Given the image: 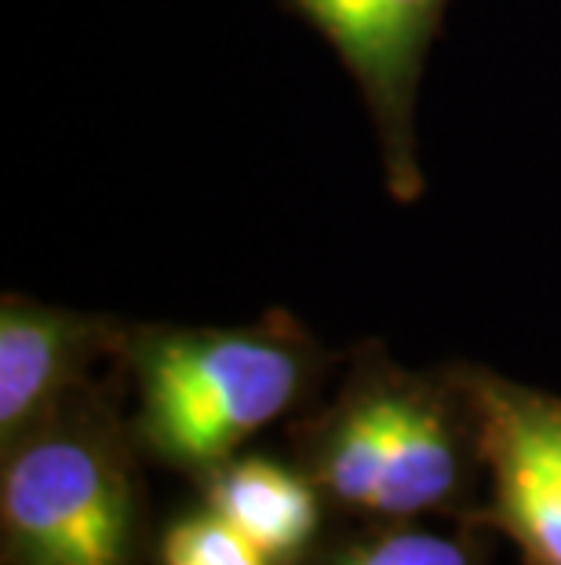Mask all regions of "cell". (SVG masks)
Instances as JSON below:
<instances>
[{"label":"cell","instance_id":"6da1fadb","mask_svg":"<svg viewBox=\"0 0 561 565\" xmlns=\"http://www.w3.org/2000/svg\"><path fill=\"white\" fill-rule=\"evenodd\" d=\"M303 387L295 347L259 332H172L139 354V419L179 467H219Z\"/></svg>","mask_w":561,"mask_h":565},{"label":"cell","instance_id":"7a4b0ae2","mask_svg":"<svg viewBox=\"0 0 561 565\" xmlns=\"http://www.w3.org/2000/svg\"><path fill=\"white\" fill-rule=\"evenodd\" d=\"M4 452V565H131L136 492L110 441L41 424Z\"/></svg>","mask_w":561,"mask_h":565},{"label":"cell","instance_id":"3957f363","mask_svg":"<svg viewBox=\"0 0 561 565\" xmlns=\"http://www.w3.org/2000/svg\"><path fill=\"white\" fill-rule=\"evenodd\" d=\"M493 519L529 565H561V402L496 376L471 380Z\"/></svg>","mask_w":561,"mask_h":565},{"label":"cell","instance_id":"277c9868","mask_svg":"<svg viewBox=\"0 0 561 565\" xmlns=\"http://www.w3.org/2000/svg\"><path fill=\"white\" fill-rule=\"evenodd\" d=\"M91 329L74 315L4 299L0 310V441L11 449L37 430L80 362L88 358Z\"/></svg>","mask_w":561,"mask_h":565},{"label":"cell","instance_id":"5b68a950","mask_svg":"<svg viewBox=\"0 0 561 565\" xmlns=\"http://www.w3.org/2000/svg\"><path fill=\"white\" fill-rule=\"evenodd\" d=\"M463 456L445 413L416 391H387V445L373 514L409 522L460 492Z\"/></svg>","mask_w":561,"mask_h":565},{"label":"cell","instance_id":"8992f818","mask_svg":"<svg viewBox=\"0 0 561 565\" xmlns=\"http://www.w3.org/2000/svg\"><path fill=\"white\" fill-rule=\"evenodd\" d=\"M208 508L252 540L270 562L292 558L317 533V489L284 463L248 456L212 467Z\"/></svg>","mask_w":561,"mask_h":565},{"label":"cell","instance_id":"52a82bcc","mask_svg":"<svg viewBox=\"0 0 561 565\" xmlns=\"http://www.w3.org/2000/svg\"><path fill=\"white\" fill-rule=\"evenodd\" d=\"M314 26L373 88H401L420 58L441 0H300Z\"/></svg>","mask_w":561,"mask_h":565},{"label":"cell","instance_id":"ba28073f","mask_svg":"<svg viewBox=\"0 0 561 565\" xmlns=\"http://www.w3.org/2000/svg\"><path fill=\"white\" fill-rule=\"evenodd\" d=\"M387 445V391H368L336 416L317 456V482L332 500L373 511Z\"/></svg>","mask_w":561,"mask_h":565},{"label":"cell","instance_id":"9c48e42d","mask_svg":"<svg viewBox=\"0 0 561 565\" xmlns=\"http://www.w3.org/2000/svg\"><path fill=\"white\" fill-rule=\"evenodd\" d=\"M161 565H270L241 529L212 508L179 519L161 540Z\"/></svg>","mask_w":561,"mask_h":565},{"label":"cell","instance_id":"30bf717a","mask_svg":"<svg viewBox=\"0 0 561 565\" xmlns=\"http://www.w3.org/2000/svg\"><path fill=\"white\" fill-rule=\"evenodd\" d=\"M328 565H477V555L452 536L404 525L357 540V544L339 551Z\"/></svg>","mask_w":561,"mask_h":565}]
</instances>
